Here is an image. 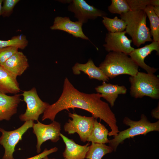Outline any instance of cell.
Segmentation results:
<instances>
[{
	"mask_svg": "<svg viewBox=\"0 0 159 159\" xmlns=\"http://www.w3.org/2000/svg\"><path fill=\"white\" fill-rule=\"evenodd\" d=\"M21 95L23 97L27 108L25 113L20 115V119L25 122L29 120L38 121L40 115L44 112L50 105L41 100L34 87L24 91Z\"/></svg>",
	"mask_w": 159,
	"mask_h": 159,
	"instance_id": "6",
	"label": "cell"
},
{
	"mask_svg": "<svg viewBox=\"0 0 159 159\" xmlns=\"http://www.w3.org/2000/svg\"><path fill=\"white\" fill-rule=\"evenodd\" d=\"M102 22L108 32L115 33L125 31L126 26V22L117 16L112 19L104 16Z\"/></svg>",
	"mask_w": 159,
	"mask_h": 159,
	"instance_id": "23",
	"label": "cell"
},
{
	"mask_svg": "<svg viewBox=\"0 0 159 159\" xmlns=\"http://www.w3.org/2000/svg\"><path fill=\"white\" fill-rule=\"evenodd\" d=\"M19 94L9 96L0 93V121L9 120L17 112V108L21 100Z\"/></svg>",
	"mask_w": 159,
	"mask_h": 159,
	"instance_id": "14",
	"label": "cell"
},
{
	"mask_svg": "<svg viewBox=\"0 0 159 159\" xmlns=\"http://www.w3.org/2000/svg\"><path fill=\"white\" fill-rule=\"evenodd\" d=\"M17 77L0 65V93L18 94L20 91Z\"/></svg>",
	"mask_w": 159,
	"mask_h": 159,
	"instance_id": "19",
	"label": "cell"
},
{
	"mask_svg": "<svg viewBox=\"0 0 159 159\" xmlns=\"http://www.w3.org/2000/svg\"><path fill=\"white\" fill-rule=\"evenodd\" d=\"M154 51H156L159 55V42L153 41L150 44L143 47L134 49L128 55L138 67L144 69L147 73L154 74L158 69L150 67L144 62L145 58Z\"/></svg>",
	"mask_w": 159,
	"mask_h": 159,
	"instance_id": "12",
	"label": "cell"
},
{
	"mask_svg": "<svg viewBox=\"0 0 159 159\" xmlns=\"http://www.w3.org/2000/svg\"><path fill=\"white\" fill-rule=\"evenodd\" d=\"M72 69L74 74H80L82 72L87 74L90 79H95L103 82H108L109 80L100 68L95 66L90 59L84 64L76 63Z\"/></svg>",
	"mask_w": 159,
	"mask_h": 159,
	"instance_id": "17",
	"label": "cell"
},
{
	"mask_svg": "<svg viewBox=\"0 0 159 159\" xmlns=\"http://www.w3.org/2000/svg\"><path fill=\"white\" fill-rule=\"evenodd\" d=\"M126 34L125 30L107 33L105 38V43L103 44L105 50L108 52H120L128 55L135 48L131 46L132 40L128 38Z\"/></svg>",
	"mask_w": 159,
	"mask_h": 159,
	"instance_id": "11",
	"label": "cell"
},
{
	"mask_svg": "<svg viewBox=\"0 0 159 159\" xmlns=\"http://www.w3.org/2000/svg\"><path fill=\"white\" fill-rule=\"evenodd\" d=\"M28 43V41L25 36L23 35H19L13 37L9 40H0V48L13 47L18 49H23L27 46Z\"/></svg>",
	"mask_w": 159,
	"mask_h": 159,
	"instance_id": "24",
	"label": "cell"
},
{
	"mask_svg": "<svg viewBox=\"0 0 159 159\" xmlns=\"http://www.w3.org/2000/svg\"><path fill=\"white\" fill-rule=\"evenodd\" d=\"M18 49L13 47L0 48V65H1L17 52Z\"/></svg>",
	"mask_w": 159,
	"mask_h": 159,
	"instance_id": "28",
	"label": "cell"
},
{
	"mask_svg": "<svg viewBox=\"0 0 159 159\" xmlns=\"http://www.w3.org/2000/svg\"><path fill=\"white\" fill-rule=\"evenodd\" d=\"M64 3H69L68 10L74 14V17L83 24L87 23L88 19L94 20L98 17L106 16L104 11L88 4L84 0L60 1Z\"/></svg>",
	"mask_w": 159,
	"mask_h": 159,
	"instance_id": "9",
	"label": "cell"
},
{
	"mask_svg": "<svg viewBox=\"0 0 159 159\" xmlns=\"http://www.w3.org/2000/svg\"><path fill=\"white\" fill-rule=\"evenodd\" d=\"M159 103L157 107L153 110L151 112V115L153 117L159 119Z\"/></svg>",
	"mask_w": 159,
	"mask_h": 159,
	"instance_id": "30",
	"label": "cell"
},
{
	"mask_svg": "<svg viewBox=\"0 0 159 159\" xmlns=\"http://www.w3.org/2000/svg\"><path fill=\"white\" fill-rule=\"evenodd\" d=\"M43 159H56L54 158H48V156H47L44 157Z\"/></svg>",
	"mask_w": 159,
	"mask_h": 159,
	"instance_id": "34",
	"label": "cell"
},
{
	"mask_svg": "<svg viewBox=\"0 0 159 159\" xmlns=\"http://www.w3.org/2000/svg\"><path fill=\"white\" fill-rule=\"evenodd\" d=\"M108 10L111 13L120 15L130 11L126 0H112Z\"/></svg>",
	"mask_w": 159,
	"mask_h": 159,
	"instance_id": "25",
	"label": "cell"
},
{
	"mask_svg": "<svg viewBox=\"0 0 159 159\" xmlns=\"http://www.w3.org/2000/svg\"><path fill=\"white\" fill-rule=\"evenodd\" d=\"M144 10L149 20L150 32L153 41L159 42V17L155 14L151 5H148Z\"/></svg>",
	"mask_w": 159,
	"mask_h": 159,
	"instance_id": "22",
	"label": "cell"
},
{
	"mask_svg": "<svg viewBox=\"0 0 159 159\" xmlns=\"http://www.w3.org/2000/svg\"><path fill=\"white\" fill-rule=\"evenodd\" d=\"M130 11L144 10L148 5H150L151 0H126Z\"/></svg>",
	"mask_w": 159,
	"mask_h": 159,
	"instance_id": "26",
	"label": "cell"
},
{
	"mask_svg": "<svg viewBox=\"0 0 159 159\" xmlns=\"http://www.w3.org/2000/svg\"><path fill=\"white\" fill-rule=\"evenodd\" d=\"M0 65L16 77L21 75L29 67L26 57L18 51Z\"/></svg>",
	"mask_w": 159,
	"mask_h": 159,
	"instance_id": "15",
	"label": "cell"
},
{
	"mask_svg": "<svg viewBox=\"0 0 159 159\" xmlns=\"http://www.w3.org/2000/svg\"><path fill=\"white\" fill-rule=\"evenodd\" d=\"M130 94L136 98L146 96L158 99L159 98V78L154 74L138 72L130 76Z\"/></svg>",
	"mask_w": 159,
	"mask_h": 159,
	"instance_id": "5",
	"label": "cell"
},
{
	"mask_svg": "<svg viewBox=\"0 0 159 159\" xmlns=\"http://www.w3.org/2000/svg\"><path fill=\"white\" fill-rule=\"evenodd\" d=\"M95 118L92 129L89 136L87 141L105 144L109 143L107 138L109 131L105 126L98 122Z\"/></svg>",
	"mask_w": 159,
	"mask_h": 159,
	"instance_id": "20",
	"label": "cell"
},
{
	"mask_svg": "<svg viewBox=\"0 0 159 159\" xmlns=\"http://www.w3.org/2000/svg\"><path fill=\"white\" fill-rule=\"evenodd\" d=\"M58 149L56 147L52 148L49 150L45 148L42 153L33 157L26 159H42L48 155L55 152L58 150Z\"/></svg>",
	"mask_w": 159,
	"mask_h": 159,
	"instance_id": "29",
	"label": "cell"
},
{
	"mask_svg": "<svg viewBox=\"0 0 159 159\" xmlns=\"http://www.w3.org/2000/svg\"><path fill=\"white\" fill-rule=\"evenodd\" d=\"M95 89L97 93L102 95V97L105 99L112 107L114 105L119 95L125 94L127 89L124 85L119 86L103 82L102 85L96 87Z\"/></svg>",
	"mask_w": 159,
	"mask_h": 159,
	"instance_id": "18",
	"label": "cell"
},
{
	"mask_svg": "<svg viewBox=\"0 0 159 159\" xmlns=\"http://www.w3.org/2000/svg\"><path fill=\"white\" fill-rule=\"evenodd\" d=\"M33 128V132L37 139L36 148L37 153H40L41 145L44 142L50 140L56 143L60 139L61 125L56 121L54 120L49 124L45 125L38 120L37 123H34Z\"/></svg>",
	"mask_w": 159,
	"mask_h": 159,
	"instance_id": "10",
	"label": "cell"
},
{
	"mask_svg": "<svg viewBox=\"0 0 159 159\" xmlns=\"http://www.w3.org/2000/svg\"><path fill=\"white\" fill-rule=\"evenodd\" d=\"M3 0H0V16L1 15V10H2V4L3 2Z\"/></svg>",
	"mask_w": 159,
	"mask_h": 159,
	"instance_id": "33",
	"label": "cell"
},
{
	"mask_svg": "<svg viewBox=\"0 0 159 159\" xmlns=\"http://www.w3.org/2000/svg\"><path fill=\"white\" fill-rule=\"evenodd\" d=\"M153 9L155 14L159 17V6H153Z\"/></svg>",
	"mask_w": 159,
	"mask_h": 159,
	"instance_id": "31",
	"label": "cell"
},
{
	"mask_svg": "<svg viewBox=\"0 0 159 159\" xmlns=\"http://www.w3.org/2000/svg\"></svg>",
	"mask_w": 159,
	"mask_h": 159,
	"instance_id": "35",
	"label": "cell"
},
{
	"mask_svg": "<svg viewBox=\"0 0 159 159\" xmlns=\"http://www.w3.org/2000/svg\"><path fill=\"white\" fill-rule=\"evenodd\" d=\"M34 121L29 120L18 128L13 131H7L0 128L2 135L0 137V144L5 150L2 159H14L13 154L16 144L22 139L23 135L29 128L33 127Z\"/></svg>",
	"mask_w": 159,
	"mask_h": 159,
	"instance_id": "7",
	"label": "cell"
},
{
	"mask_svg": "<svg viewBox=\"0 0 159 159\" xmlns=\"http://www.w3.org/2000/svg\"><path fill=\"white\" fill-rule=\"evenodd\" d=\"M113 151L110 146L104 144L92 143L86 155V159H101L106 154Z\"/></svg>",
	"mask_w": 159,
	"mask_h": 159,
	"instance_id": "21",
	"label": "cell"
},
{
	"mask_svg": "<svg viewBox=\"0 0 159 159\" xmlns=\"http://www.w3.org/2000/svg\"><path fill=\"white\" fill-rule=\"evenodd\" d=\"M19 1V0H3L1 15L4 17L9 16L12 13L14 6Z\"/></svg>",
	"mask_w": 159,
	"mask_h": 159,
	"instance_id": "27",
	"label": "cell"
},
{
	"mask_svg": "<svg viewBox=\"0 0 159 159\" xmlns=\"http://www.w3.org/2000/svg\"><path fill=\"white\" fill-rule=\"evenodd\" d=\"M83 24L78 21H73L69 17L57 16L54 20L53 24L50 27L52 30H60L72 35L73 37L89 40L84 34L82 29Z\"/></svg>",
	"mask_w": 159,
	"mask_h": 159,
	"instance_id": "13",
	"label": "cell"
},
{
	"mask_svg": "<svg viewBox=\"0 0 159 159\" xmlns=\"http://www.w3.org/2000/svg\"><path fill=\"white\" fill-rule=\"evenodd\" d=\"M60 136L65 145V150L62 153L64 159H85L90 143L82 145L77 144L73 140L69 138L61 133Z\"/></svg>",
	"mask_w": 159,
	"mask_h": 159,
	"instance_id": "16",
	"label": "cell"
},
{
	"mask_svg": "<svg viewBox=\"0 0 159 159\" xmlns=\"http://www.w3.org/2000/svg\"><path fill=\"white\" fill-rule=\"evenodd\" d=\"M123 123L130 126L128 128L120 132L114 136L113 138L109 140V145L116 151L118 145L126 139L136 136L144 135L153 131H159V121L153 123L149 121L144 114L141 115L140 120L138 121L132 120L128 117H124Z\"/></svg>",
	"mask_w": 159,
	"mask_h": 159,
	"instance_id": "4",
	"label": "cell"
},
{
	"mask_svg": "<svg viewBox=\"0 0 159 159\" xmlns=\"http://www.w3.org/2000/svg\"><path fill=\"white\" fill-rule=\"evenodd\" d=\"M120 17L126 22V33L131 37L134 45L139 47L146 42L153 41L147 26V16L144 10L130 11L120 15Z\"/></svg>",
	"mask_w": 159,
	"mask_h": 159,
	"instance_id": "2",
	"label": "cell"
},
{
	"mask_svg": "<svg viewBox=\"0 0 159 159\" xmlns=\"http://www.w3.org/2000/svg\"><path fill=\"white\" fill-rule=\"evenodd\" d=\"M68 116L72 120L69 119L68 122L64 125V131L70 135L77 133L81 141L86 142L92 129L95 118L92 116H82L74 113H68Z\"/></svg>",
	"mask_w": 159,
	"mask_h": 159,
	"instance_id": "8",
	"label": "cell"
},
{
	"mask_svg": "<svg viewBox=\"0 0 159 159\" xmlns=\"http://www.w3.org/2000/svg\"><path fill=\"white\" fill-rule=\"evenodd\" d=\"M102 97V95L99 93L87 94L79 91L66 77L60 96L55 102L49 105L43 113L42 121L49 119L53 121L57 114L63 110L80 108L90 113L95 118H99L103 120L111 130L108 135L116 136L119 131L115 114L109 104L101 100Z\"/></svg>",
	"mask_w": 159,
	"mask_h": 159,
	"instance_id": "1",
	"label": "cell"
},
{
	"mask_svg": "<svg viewBox=\"0 0 159 159\" xmlns=\"http://www.w3.org/2000/svg\"><path fill=\"white\" fill-rule=\"evenodd\" d=\"M110 79L121 74L136 75L139 67L129 55L120 52H111L105 56L99 67Z\"/></svg>",
	"mask_w": 159,
	"mask_h": 159,
	"instance_id": "3",
	"label": "cell"
},
{
	"mask_svg": "<svg viewBox=\"0 0 159 159\" xmlns=\"http://www.w3.org/2000/svg\"><path fill=\"white\" fill-rule=\"evenodd\" d=\"M150 5L153 6H159V0H151Z\"/></svg>",
	"mask_w": 159,
	"mask_h": 159,
	"instance_id": "32",
	"label": "cell"
}]
</instances>
